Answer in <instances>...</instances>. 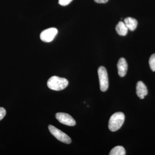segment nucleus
<instances>
[{"instance_id":"f257e3e1","label":"nucleus","mask_w":155,"mask_h":155,"mask_svg":"<svg viewBox=\"0 0 155 155\" xmlns=\"http://www.w3.org/2000/svg\"><path fill=\"white\" fill-rule=\"evenodd\" d=\"M69 84V81L66 78L57 76L50 78L48 81V87L52 90L59 91L66 88Z\"/></svg>"},{"instance_id":"f03ea898","label":"nucleus","mask_w":155,"mask_h":155,"mask_svg":"<svg viewBox=\"0 0 155 155\" xmlns=\"http://www.w3.org/2000/svg\"><path fill=\"white\" fill-rule=\"evenodd\" d=\"M125 118V115L122 112H118L113 114L109 120V129L113 132L119 130L123 125Z\"/></svg>"},{"instance_id":"7ed1b4c3","label":"nucleus","mask_w":155,"mask_h":155,"mask_svg":"<svg viewBox=\"0 0 155 155\" xmlns=\"http://www.w3.org/2000/svg\"><path fill=\"white\" fill-rule=\"evenodd\" d=\"M48 129L51 133L58 140L67 144L71 143L72 140L70 137L60 129L52 125H49Z\"/></svg>"},{"instance_id":"20e7f679","label":"nucleus","mask_w":155,"mask_h":155,"mask_svg":"<svg viewBox=\"0 0 155 155\" xmlns=\"http://www.w3.org/2000/svg\"><path fill=\"white\" fill-rule=\"evenodd\" d=\"M99 78L100 88L102 91H106L109 87V79L107 72L104 67H100L98 69Z\"/></svg>"},{"instance_id":"39448f33","label":"nucleus","mask_w":155,"mask_h":155,"mask_svg":"<svg viewBox=\"0 0 155 155\" xmlns=\"http://www.w3.org/2000/svg\"><path fill=\"white\" fill-rule=\"evenodd\" d=\"M58 33V30L55 28H47L42 31L40 34V38L43 41L50 42L52 41Z\"/></svg>"},{"instance_id":"423d86ee","label":"nucleus","mask_w":155,"mask_h":155,"mask_svg":"<svg viewBox=\"0 0 155 155\" xmlns=\"http://www.w3.org/2000/svg\"><path fill=\"white\" fill-rule=\"evenodd\" d=\"M56 118L59 122L67 126H73L76 124L75 120L72 116L66 113H57Z\"/></svg>"},{"instance_id":"0eeeda50","label":"nucleus","mask_w":155,"mask_h":155,"mask_svg":"<svg viewBox=\"0 0 155 155\" xmlns=\"http://www.w3.org/2000/svg\"><path fill=\"white\" fill-rule=\"evenodd\" d=\"M117 66L119 76L121 77L125 76L127 70V64L125 58H120L118 61Z\"/></svg>"},{"instance_id":"6e6552de","label":"nucleus","mask_w":155,"mask_h":155,"mask_svg":"<svg viewBox=\"0 0 155 155\" xmlns=\"http://www.w3.org/2000/svg\"><path fill=\"white\" fill-rule=\"evenodd\" d=\"M147 93V89L144 84L142 81H138L136 85V94L137 96L141 99H143Z\"/></svg>"},{"instance_id":"1a4fd4ad","label":"nucleus","mask_w":155,"mask_h":155,"mask_svg":"<svg viewBox=\"0 0 155 155\" xmlns=\"http://www.w3.org/2000/svg\"><path fill=\"white\" fill-rule=\"evenodd\" d=\"M124 22L127 28L131 31L135 30L137 27V21L132 17H127L124 19Z\"/></svg>"},{"instance_id":"9d476101","label":"nucleus","mask_w":155,"mask_h":155,"mask_svg":"<svg viewBox=\"0 0 155 155\" xmlns=\"http://www.w3.org/2000/svg\"><path fill=\"white\" fill-rule=\"evenodd\" d=\"M116 30L117 33L119 35L125 36L127 33L128 29L125 25V22L120 21L116 25Z\"/></svg>"},{"instance_id":"9b49d317","label":"nucleus","mask_w":155,"mask_h":155,"mask_svg":"<svg viewBox=\"0 0 155 155\" xmlns=\"http://www.w3.org/2000/svg\"><path fill=\"white\" fill-rule=\"evenodd\" d=\"M110 155H125V151L123 147L121 146L115 147L110 152Z\"/></svg>"},{"instance_id":"f8f14e48","label":"nucleus","mask_w":155,"mask_h":155,"mask_svg":"<svg viewBox=\"0 0 155 155\" xmlns=\"http://www.w3.org/2000/svg\"><path fill=\"white\" fill-rule=\"evenodd\" d=\"M149 65L150 68L153 71H155V54L151 56L149 59Z\"/></svg>"},{"instance_id":"ddd939ff","label":"nucleus","mask_w":155,"mask_h":155,"mask_svg":"<svg viewBox=\"0 0 155 155\" xmlns=\"http://www.w3.org/2000/svg\"><path fill=\"white\" fill-rule=\"evenodd\" d=\"M72 0H59V4L63 6H67L71 2Z\"/></svg>"},{"instance_id":"4468645a","label":"nucleus","mask_w":155,"mask_h":155,"mask_svg":"<svg viewBox=\"0 0 155 155\" xmlns=\"http://www.w3.org/2000/svg\"><path fill=\"white\" fill-rule=\"evenodd\" d=\"M6 114V111L5 109L3 107H0V121L5 116Z\"/></svg>"},{"instance_id":"2eb2a0df","label":"nucleus","mask_w":155,"mask_h":155,"mask_svg":"<svg viewBox=\"0 0 155 155\" xmlns=\"http://www.w3.org/2000/svg\"><path fill=\"white\" fill-rule=\"evenodd\" d=\"M94 2L97 3H106L109 0H94Z\"/></svg>"}]
</instances>
